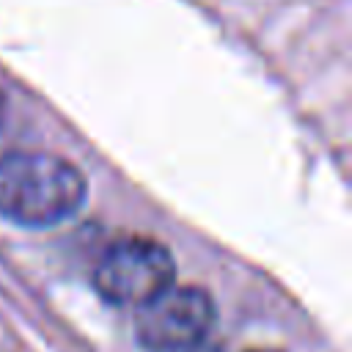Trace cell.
Instances as JSON below:
<instances>
[{
  "label": "cell",
  "mask_w": 352,
  "mask_h": 352,
  "mask_svg": "<svg viewBox=\"0 0 352 352\" xmlns=\"http://www.w3.org/2000/svg\"><path fill=\"white\" fill-rule=\"evenodd\" d=\"M85 201V176L63 157L8 151L0 157V214L25 228L69 220Z\"/></svg>",
  "instance_id": "obj_1"
},
{
  "label": "cell",
  "mask_w": 352,
  "mask_h": 352,
  "mask_svg": "<svg viewBox=\"0 0 352 352\" xmlns=\"http://www.w3.org/2000/svg\"><path fill=\"white\" fill-rule=\"evenodd\" d=\"M176 261L170 250L148 236H126L110 245L94 270V289L104 302L143 308L173 286Z\"/></svg>",
  "instance_id": "obj_2"
},
{
  "label": "cell",
  "mask_w": 352,
  "mask_h": 352,
  "mask_svg": "<svg viewBox=\"0 0 352 352\" xmlns=\"http://www.w3.org/2000/svg\"><path fill=\"white\" fill-rule=\"evenodd\" d=\"M214 324V302L201 286H170L138 314V341L148 352H190Z\"/></svg>",
  "instance_id": "obj_3"
},
{
  "label": "cell",
  "mask_w": 352,
  "mask_h": 352,
  "mask_svg": "<svg viewBox=\"0 0 352 352\" xmlns=\"http://www.w3.org/2000/svg\"><path fill=\"white\" fill-rule=\"evenodd\" d=\"M3 118H6V99H3V94H0V126H3Z\"/></svg>",
  "instance_id": "obj_4"
},
{
  "label": "cell",
  "mask_w": 352,
  "mask_h": 352,
  "mask_svg": "<svg viewBox=\"0 0 352 352\" xmlns=\"http://www.w3.org/2000/svg\"><path fill=\"white\" fill-rule=\"evenodd\" d=\"M253 352H275V349H253Z\"/></svg>",
  "instance_id": "obj_5"
}]
</instances>
